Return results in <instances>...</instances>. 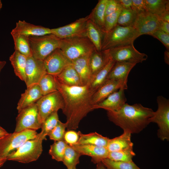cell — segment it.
Returning a JSON list of instances; mask_svg holds the SVG:
<instances>
[{"mask_svg":"<svg viewBox=\"0 0 169 169\" xmlns=\"http://www.w3.org/2000/svg\"><path fill=\"white\" fill-rule=\"evenodd\" d=\"M58 90L61 95L64 106L62 110L66 117L67 130H75L80 121L94 110L92 98L95 92L88 84L68 86L60 82L54 76Z\"/></svg>","mask_w":169,"mask_h":169,"instance_id":"6da1fadb","label":"cell"},{"mask_svg":"<svg viewBox=\"0 0 169 169\" xmlns=\"http://www.w3.org/2000/svg\"><path fill=\"white\" fill-rule=\"evenodd\" d=\"M154 111L141 104L130 105L125 103L119 110L115 112L107 111L109 120L121 128L123 131L137 134L151 123Z\"/></svg>","mask_w":169,"mask_h":169,"instance_id":"7a4b0ae2","label":"cell"},{"mask_svg":"<svg viewBox=\"0 0 169 169\" xmlns=\"http://www.w3.org/2000/svg\"><path fill=\"white\" fill-rule=\"evenodd\" d=\"M133 27H123L117 25L103 37L101 51L133 44L139 37Z\"/></svg>","mask_w":169,"mask_h":169,"instance_id":"3957f363","label":"cell"},{"mask_svg":"<svg viewBox=\"0 0 169 169\" xmlns=\"http://www.w3.org/2000/svg\"><path fill=\"white\" fill-rule=\"evenodd\" d=\"M59 49L71 61L90 54L95 49L86 37H79L61 39Z\"/></svg>","mask_w":169,"mask_h":169,"instance_id":"277c9868","label":"cell"},{"mask_svg":"<svg viewBox=\"0 0 169 169\" xmlns=\"http://www.w3.org/2000/svg\"><path fill=\"white\" fill-rule=\"evenodd\" d=\"M44 140L38 134L36 137L28 140L8 155L7 160L28 163L37 160L43 151Z\"/></svg>","mask_w":169,"mask_h":169,"instance_id":"5b68a950","label":"cell"},{"mask_svg":"<svg viewBox=\"0 0 169 169\" xmlns=\"http://www.w3.org/2000/svg\"><path fill=\"white\" fill-rule=\"evenodd\" d=\"M28 38L33 57L43 60L54 50L59 48L61 42V39L52 34Z\"/></svg>","mask_w":169,"mask_h":169,"instance_id":"8992f818","label":"cell"},{"mask_svg":"<svg viewBox=\"0 0 169 169\" xmlns=\"http://www.w3.org/2000/svg\"><path fill=\"white\" fill-rule=\"evenodd\" d=\"M36 131L28 130L9 133L0 139V158L6 161L8 156L27 141L35 138Z\"/></svg>","mask_w":169,"mask_h":169,"instance_id":"52a82bcc","label":"cell"},{"mask_svg":"<svg viewBox=\"0 0 169 169\" xmlns=\"http://www.w3.org/2000/svg\"><path fill=\"white\" fill-rule=\"evenodd\" d=\"M158 108L150 122L156 123L159 129L158 137L161 141L169 140V100L162 96L157 97Z\"/></svg>","mask_w":169,"mask_h":169,"instance_id":"ba28073f","label":"cell"},{"mask_svg":"<svg viewBox=\"0 0 169 169\" xmlns=\"http://www.w3.org/2000/svg\"><path fill=\"white\" fill-rule=\"evenodd\" d=\"M36 104L42 124L49 115L59 109L62 110L64 106L63 97L58 90L43 95Z\"/></svg>","mask_w":169,"mask_h":169,"instance_id":"9c48e42d","label":"cell"},{"mask_svg":"<svg viewBox=\"0 0 169 169\" xmlns=\"http://www.w3.org/2000/svg\"><path fill=\"white\" fill-rule=\"evenodd\" d=\"M18 113L16 118L14 132L28 130L36 131L41 128L42 123L39 119L36 103L22 110Z\"/></svg>","mask_w":169,"mask_h":169,"instance_id":"30bf717a","label":"cell"},{"mask_svg":"<svg viewBox=\"0 0 169 169\" xmlns=\"http://www.w3.org/2000/svg\"><path fill=\"white\" fill-rule=\"evenodd\" d=\"M110 59L115 62L125 61L142 63L146 60L147 55L137 50L133 44L107 49Z\"/></svg>","mask_w":169,"mask_h":169,"instance_id":"8fae6325","label":"cell"},{"mask_svg":"<svg viewBox=\"0 0 169 169\" xmlns=\"http://www.w3.org/2000/svg\"><path fill=\"white\" fill-rule=\"evenodd\" d=\"M89 18L88 15L85 17L79 18L67 25L51 29L52 34L60 39L86 37V27Z\"/></svg>","mask_w":169,"mask_h":169,"instance_id":"7c38bea8","label":"cell"},{"mask_svg":"<svg viewBox=\"0 0 169 169\" xmlns=\"http://www.w3.org/2000/svg\"><path fill=\"white\" fill-rule=\"evenodd\" d=\"M46 74L44 60L37 59L33 56L27 58L25 82L27 87L38 84Z\"/></svg>","mask_w":169,"mask_h":169,"instance_id":"4fadbf2b","label":"cell"},{"mask_svg":"<svg viewBox=\"0 0 169 169\" xmlns=\"http://www.w3.org/2000/svg\"><path fill=\"white\" fill-rule=\"evenodd\" d=\"M47 74L56 76L67 66L71 64L62 51L58 48L49 54L44 60Z\"/></svg>","mask_w":169,"mask_h":169,"instance_id":"5bb4252c","label":"cell"},{"mask_svg":"<svg viewBox=\"0 0 169 169\" xmlns=\"http://www.w3.org/2000/svg\"><path fill=\"white\" fill-rule=\"evenodd\" d=\"M159 21L157 16L146 12L137 14L133 27L139 36L143 34L150 35L159 29Z\"/></svg>","mask_w":169,"mask_h":169,"instance_id":"9a60e30c","label":"cell"},{"mask_svg":"<svg viewBox=\"0 0 169 169\" xmlns=\"http://www.w3.org/2000/svg\"><path fill=\"white\" fill-rule=\"evenodd\" d=\"M127 82L121 80L106 79L94 92L92 98L93 104L95 105L104 100L109 95L120 89H127Z\"/></svg>","mask_w":169,"mask_h":169,"instance_id":"2e32d148","label":"cell"},{"mask_svg":"<svg viewBox=\"0 0 169 169\" xmlns=\"http://www.w3.org/2000/svg\"><path fill=\"white\" fill-rule=\"evenodd\" d=\"M125 90L121 88L113 93L103 101L94 105V109H102L110 112L118 111L126 103Z\"/></svg>","mask_w":169,"mask_h":169,"instance_id":"e0dca14e","label":"cell"},{"mask_svg":"<svg viewBox=\"0 0 169 169\" xmlns=\"http://www.w3.org/2000/svg\"><path fill=\"white\" fill-rule=\"evenodd\" d=\"M11 33L23 35L27 37L38 36L52 34L51 29L43 26L35 25L19 20Z\"/></svg>","mask_w":169,"mask_h":169,"instance_id":"ac0fdd59","label":"cell"},{"mask_svg":"<svg viewBox=\"0 0 169 169\" xmlns=\"http://www.w3.org/2000/svg\"><path fill=\"white\" fill-rule=\"evenodd\" d=\"M81 155H86L91 158L92 161L97 164L107 158L109 151L106 147L90 145L76 144L71 146Z\"/></svg>","mask_w":169,"mask_h":169,"instance_id":"d6986e66","label":"cell"},{"mask_svg":"<svg viewBox=\"0 0 169 169\" xmlns=\"http://www.w3.org/2000/svg\"><path fill=\"white\" fill-rule=\"evenodd\" d=\"M43 95L38 84L32 85L21 95L17 107L18 112L25 108L34 103Z\"/></svg>","mask_w":169,"mask_h":169,"instance_id":"ffe728a7","label":"cell"},{"mask_svg":"<svg viewBox=\"0 0 169 169\" xmlns=\"http://www.w3.org/2000/svg\"><path fill=\"white\" fill-rule=\"evenodd\" d=\"M137 63L125 61L115 62L109 72L106 79H113L127 82L131 70Z\"/></svg>","mask_w":169,"mask_h":169,"instance_id":"44dd1931","label":"cell"},{"mask_svg":"<svg viewBox=\"0 0 169 169\" xmlns=\"http://www.w3.org/2000/svg\"><path fill=\"white\" fill-rule=\"evenodd\" d=\"M90 54L71 61V64L79 75L83 85L88 84L92 76L89 63Z\"/></svg>","mask_w":169,"mask_h":169,"instance_id":"7402d4cb","label":"cell"},{"mask_svg":"<svg viewBox=\"0 0 169 169\" xmlns=\"http://www.w3.org/2000/svg\"><path fill=\"white\" fill-rule=\"evenodd\" d=\"M111 59L107 50L98 51L95 49L94 50L89 58L92 76L105 67Z\"/></svg>","mask_w":169,"mask_h":169,"instance_id":"603a6c76","label":"cell"},{"mask_svg":"<svg viewBox=\"0 0 169 169\" xmlns=\"http://www.w3.org/2000/svg\"><path fill=\"white\" fill-rule=\"evenodd\" d=\"M61 83L68 86H83L80 78L71 64L54 76Z\"/></svg>","mask_w":169,"mask_h":169,"instance_id":"cb8c5ba5","label":"cell"},{"mask_svg":"<svg viewBox=\"0 0 169 169\" xmlns=\"http://www.w3.org/2000/svg\"><path fill=\"white\" fill-rule=\"evenodd\" d=\"M131 134L123 131L120 136L109 139L106 146L109 152L123 150L133 147L131 140Z\"/></svg>","mask_w":169,"mask_h":169,"instance_id":"d4e9b609","label":"cell"},{"mask_svg":"<svg viewBox=\"0 0 169 169\" xmlns=\"http://www.w3.org/2000/svg\"><path fill=\"white\" fill-rule=\"evenodd\" d=\"M27 59V57L15 50L9 58L15 75L25 82Z\"/></svg>","mask_w":169,"mask_h":169,"instance_id":"484cf974","label":"cell"},{"mask_svg":"<svg viewBox=\"0 0 169 169\" xmlns=\"http://www.w3.org/2000/svg\"><path fill=\"white\" fill-rule=\"evenodd\" d=\"M104 33L90 18L86 27V36L98 51H101L102 42Z\"/></svg>","mask_w":169,"mask_h":169,"instance_id":"4316f807","label":"cell"},{"mask_svg":"<svg viewBox=\"0 0 169 169\" xmlns=\"http://www.w3.org/2000/svg\"><path fill=\"white\" fill-rule=\"evenodd\" d=\"M107 0H100L89 15L91 20L104 33H105L104 24L105 9Z\"/></svg>","mask_w":169,"mask_h":169,"instance_id":"83f0119b","label":"cell"},{"mask_svg":"<svg viewBox=\"0 0 169 169\" xmlns=\"http://www.w3.org/2000/svg\"><path fill=\"white\" fill-rule=\"evenodd\" d=\"M115 62L111 59L105 67L92 76L88 84L91 90L95 92L105 82L109 72Z\"/></svg>","mask_w":169,"mask_h":169,"instance_id":"f1b7e54d","label":"cell"},{"mask_svg":"<svg viewBox=\"0 0 169 169\" xmlns=\"http://www.w3.org/2000/svg\"><path fill=\"white\" fill-rule=\"evenodd\" d=\"M109 139L96 132L84 134L80 132L79 138L76 144L90 145L106 147Z\"/></svg>","mask_w":169,"mask_h":169,"instance_id":"f546056e","label":"cell"},{"mask_svg":"<svg viewBox=\"0 0 169 169\" xmlns=\"http://www.w3.org/2000/svg\"><path fill=\"white\" fill-rule=\"evenodd\" d=\"M14 44L15 50L26 57L33 56L30 43L28 37L25 35L11 33Z\"/></svg>","mask_w":169,"mask_h":169,"instance_id":"4dcf8cb0","label":"cell"},{"mask_svg":"<svg viewBox=\"0 0 169 169\" xmlns=\"http://www.w3.org/2000/svg\"><path fill=\"white\" fill-rule=\"evenodd\" d=\"M147 12L158 18L169 12L168 0H144Z\"/></svg>","mask_w":169,"mask_h":169,"instance_id":"1f68e13d","label":"cell"},{"mask_svg":"<svg viewBox=\"0 0 169 169\" xmlns=\"http://www.w3.org/2000/svg\"><path fill=\"white\" fill-rule=\"evenodd\" d=\"M81 155L72 147L67 145L62 162L67 169H76Z\"/></svg>","mask_w":169,"mask_h":169,"instance_id":"d6a6232c","label":"cell"},{"mask_svg":"<svg viewBox=\"0 0 169 169\" xmlns=\"http://www.w3.org/2000/svg\"><path fill=\"white\" fill-rule=\"evenodd\" d=\"M43 95L58 90L54 76L46 74L38 84Z\"/></svg>","mask_w":169,"mask_h":169,"instance_id":"836d02e7","label":"cell"},{"mask_svg":"<svg viewBox=\"0 0 169 169\" xmlns=\"http://www.w3.org/2000/svg\"><path fill=\"white\" fill-rule=\"evenodd\" d=\"M59 120L58 112L49 115L42 123L41 131L38 135L44 140H46V136L49 134L58 123Z\"/></svg>","mask_w":169,"mask_h":169,"instance_id":"e575fe53","label":"cell"},{"mask_svg":"<svg viewBox=\"0 0 169 169\" xmlns=\"http://www.w3.org/2000/svg\"><path fill=\"white\" fill-rule=\"evenodd\" d=\"M136 154L133 147L120 151L109 152L107 158L115 161L131 162Z\"/></svg>","mask_w":169,"mask_h":169,"instance_id":"d590c367","label":"cell"},{"mask_svg":"<svg viewBox=\"0 0 169 169\" xmlns=\"http://www.w3.org/2000/svg\"><path fill=\"white\" fill-rule=\"evenodd\" d=\"M137 14L132 9H122L118 18L117 25L123 27H133Z\"/></svg>","mask_w":169,"mask_h":169,"instance_id":"8d00e7d4","label":"cell"},{"mask_svg":"<svg viewBox=\"0 0 169 169\" xmlns=\"http://www.w3.org/2000/svg\"><path fill=\"white\" fill-rule=\"evenodd\" d=\"M67 145L64 140L54 141L50 146L49 152L52 158L58 161H62Z\"/></svg>","mask_w":169,"mask_h":169,"instance_id":"74e56055","label":"cell"},{"mask_svg":"<svg viewBox=\"0 0 169 169\" xmlns=\"http://www.w3.org/2000/svg\"><path fill=\"white\" fill-rule=\"evenodd\" d=\"M101 162L106 169H141L133 161H115L106 158L103 160Z\"/></svg>","mask_w":169,"mask_h":169,"instance_id":"f35d334b","label":"cell"},{"mask_svg":"<svg viewBox=\"0 0 169 169\" xmlns=\"http://www.w3.org/2000/svg\"><path fill=\"white\" fill-rule=\"evenodd\" d=\"M66 128V123L59 120L54 128L48 135L49 139L54 141L64 140V136Z\"/></svg>","mask_w":169,"mask_h":169,"instance_id":"ab89813d","label":"cell"},{"mask_svg":"<svg viewBox=\"0 0 169 169\" xmlns=\"http://www.w3.org/2000/svg\"><path fill=\"white\" fill-rule=\"evenodd\" d=\"M122 9L120 8L115 12L105 17L104 24L105 33L110 31L117 25L118 18Z\"/></svg>","mask_w":169,"mask_h":169,"instance_id":"60d3db41","label":"cell"},{"mask_svg":"<svg viewBox=\"0 0 169 169\" xmlns=\"http://www.w3.org/2000/svg\"><path fill=\"white\" fill-rule=\"evenodd\" d=\"M80 131H76L74 130H68L66 131L64 137V140L70 146L76 144L80 137Z\"/></svg>","mask_w":169,"mask_h":169,"instance_id":"b9f144b4","label":"cell"},{"mask_svg":"<svg viewBox=\"0 0 169 169\" xmlns=\"http://www.w3.org/2000/svg\"><path fill=\"white\" fill-rule=\"evenodd\" d=\"M160 40L169 51V34L159 29L150 35Z\"/></svg>","mask_w":169,"mask_h":169,"instance_id":"7bdbcfd3","label":"cell"},{"mask_svg":"<svg viewBox=\"0 0 169 169\" xmlns=\"http://www.w3.org/2000/svg\"><path fill=\"white\" fill-rule=\"evenodd\" d=\"M120 6L117 0H107L105 9V17L116 11Z\"/></svg>","mask_w":169,"mask_h":169,"instance_id":"ee69618b","label":"cell"},{"mask_svg":"<svg viewBox=\"0 0 169 169\" xmlns=\"http://www.w3.org/2000/svg\"><path fill=\"white\" fill-rule=\"evenodd\" d=\"M131 9L137 14L147 12L144 0H132Z\"/></svg>","mask_w":169,"mask_h":169,"instance_id":"f6af8a7d","label":"cell"},{"mask_svg":"<svg viewBox=\"0 0 169 169\" xmlns=\"http://www.w3.org/2000/svg\"><path fill=\"white\" fill-rule=\"evenodd\" d=\"M117 1L122 9H132V0H117Z\"/></svg>","mask_w":169,"mask_h":169,"instance_id":"bcb514c9","label":"cell"},{"mask_svg":"<svg viewBox=\"0 0 169 169\" xmlns=\"http://www.w3.org/2000/svg\"><path fill=\"white\" fill-rule=\"evenodd\" d=\"M159 29L169 34V23L159 19Z\"/></svg>","mask_w":169,"mask_h":169,"instance_id":"7dc6e473","label":"cell"},{"mask_svg":"<svg viewBox=\"0 0 169 169\" xmlns=\"http://www.w3.org/2000/svg\"><path fill=\"white\" fill-rule=\"evenodd\" d=\"M158 18L160 20L169 23V12L165 13Z\"/></svg>","mask_w":169,"mask_h":169,"instance_id":"c3c4849f","label":"cell"},{"mask_svg":"<svg viewBox=\"0 0 169 169\" xmlns=\"http://www.w3.org/2000/svg\"><path fill=\"white\" fill-rule=\"evenodd\" d=\"M8 134L9 133L5 129L0 126V139Z\"/></svg>","mask_w":169,"mask_h":169,"instance_id":"681fc988","label":"cell"},{"mask_svg":"<svg viewBox=\"0 0 169 169\" xmlns=\"http://www.w3.org/2000/svg\"><path fill=\"white\" fill-rule=\"evenodd\" d=\"M164 60L165 62L169 64V51L166 50L164 52Z\"/></svg>","mask_w":169,"mask_h":169,"instance_id":"f907efd6","label":"cell"},{"mask_svg":"<svg viewBox=\"0 0 169 169\" xmlns=\"http://www.w3.org/2000/svg\"><path fill=\"white\" fill-rule=\"evenodd\" d=\"M96 169H106L101 162L97 164Z\"/></svg>","mask_w":169,"mask_h":169,"instance_id":"816d5d0a","label":"cell"},{"mask_svg":"<svg viewBox=\"0 0 169 169\" xmlns=\"http://www.w3.org/2000/svg\"><path fill=\"white\" fill-rule=\"evenodd\" d=\"M6 62L5 61H0V73L6 65Z\"/></svg>","mask_w":169,"mask_h":169,"instance_id":"f5cc1de1","label":"cell"},{"mask_svg":"<svg viewBox=\"0 0 169 169\" xmlns=\"http://www.w3.org/2000/svg\"><path fill=\"white\" fill-rule=\"evenodd\" d=\"M6 161L0 158V168L3 166Z\"/></svg>","mask_w":169,"mask_h":169,"instance_id":"db71d44e","label":"cell"},{"mask_svg":"<svg viewBox=\"0 0 169 169\" xmlns=\"http://www.w3.org/2000/svg\"><path fill=\"white\" fill-rule=\"evenodd\" d=\"M2 7V3L1 0H0V10Z\"/></svg>","mask_w":169,"mask_h":169,"instance_id":"11a10c76","label":"cell"},{"mask_svg":"<svg viewBox=\"0 0 169 169\" xmlns=\"http://www.w3.org/2000/svg\"></svg>","mask_w":169,"mask_h":169,"instance_id":"9f6ffc18","label":"cell"}]
</instances>
